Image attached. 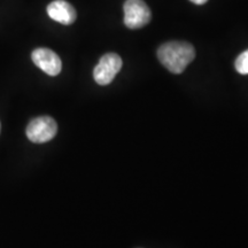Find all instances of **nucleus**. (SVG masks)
Returning a JSON list of instances; mask_svg holds the SVG:
<instances>
[{
  "label": "nucleus",
  "mask_w": 248,
  "mask_h": 248,
  "mask_svg": "<svg viewBox=\"0 0 248 248\" xmlns=\"http://www.w3.org/2000/svg\"><path fill=\"white\" fill-rule=\"evenodd\" d=\"M194 58V47L186 42L164 43L157 49L159 61L172 74H182Z\"/></svg>",
  "instance_id": "obj_1"
},
{
  "label": "nucleus",
  "mask_w": 248,
  "mask_h": 248,
  "mask_svg": "<svg viewBox=\"0 0 248 248\" xmlns=\"http://www.w3.org/2000/svg\"><path fill=\"white\" fill-rule=\"evenodd\" d=\"M192 2H193V4H195V5H203V4H206L207 1H208V0H191Z\"/></svg>",
  "instance_id": "obj_8"
},
{
  "label": "nucleus",
  "mask_w": 248,
  "mask_h": 248,
  "mask_svg": "<svg viewBox=\"0 0 248 248\" xmlns=\"http://www.w3.org/2000/svg\"><path fill=\"white\" fill-rule=\"evenodd\" d=\"M58 124L49 116H40L31 120L27 126V137L36 144L47 142L55 137Z\"/></svg>",
  "instance_id": "obj_2"
},
{
  "label": "nucleus",
  "mask_w": 248,
  "mask_h": 248,
  "mask_svg": "<svg viewBox=\"0 0 248 248\" xmlns=\"http://www.w3.org/2000/svg\"><path fill=\"white\" fill-rule=\"evenodd\" d=\"M151 9L144 0H126L124 4V24L129 29H140L150 23Z\"/></svg>",
  "instance_id": "obj_3"
},
{
  "label": "nucleus",
  "mask_w": 248,
  "mask_h": 248,
  "mask_svg": "<svg viewBox=\"0 0 248 248\" xmlns=\"http://www.w3.org/2000/svg\"><path fill=\"white\" fill-rule=\"evenodd\" d=\"M235 70L241 75H248V49L237 58L234 63Z\"/></svg>",
  "instance_id": "obj_7"
},
{
  "label": "nucleus",
  "mask_w": 248,
  "mask_h": 248,
  "mask_svg": "<svg viewBox=\"0 0 248 248\" xmlns=\"http://www.w3.org/2000/svg\"><path fill=\"white\" fill-rule=\"evenodd\" d=\"M31 59L39 69H42L49 76L59 75L62 69L61 59L49 48H36L31 54Z\"/></svg>",
  "instance_id": "obj_5"
},
{
  "label": "nucleus",
  "mask_w": 248,
  "mask_h": 248,
  "mask_svg": "<svg viewBox=\"0 0 248 248\" xmlns=\"http://www.w3.org/2000/svg\"><path fill=\"white\" fill-rule=\"evenodd\" d=\"M47 14L52 20L69 26L76 21V11L66 0H54L47 6Z\"/></svg>",
  "instance_id": "obj_6"
},
{
  "label": "nucleus",
  "mask_w": 248,
  "mask_h": 248,
  "mask_svg": "<svg viewBox=\"0 0 248 248\" xmlns=\"http://www.w3.org/2000/svg\"><path fill=\"white\" fill-rule=\"evenodd\" d=\"M0 129H1V124H0Z\"/></svg>",
  "instance_id": "obj_9"
},
{
  "label": "nucleus",
  "mask_w": 248,
  "mask_h": 248,
  "mask_svg": "<svg viewBox=\"0 0 248 248\" xmlns=\"http://www.w3.org/2000/svg\"><path fill=\"white\" fill-rule=\"evenodd\" d=\"M122 59L116 53L102 55L93 70V78L99 85H108L115 78L117 73L122 68Z\"/></svg>",
  "instance_id": "obj_4"
}]
</instances>
